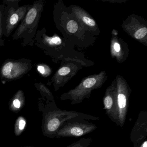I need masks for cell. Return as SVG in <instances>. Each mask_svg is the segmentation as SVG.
Returning a JSON list of instances; mask_svg holds the SVG:
<instances>
[{
    "label": "cell",
    "instance_id": "1",
    "mask_svg": "<svg viewBox=\"0 0 147 147\" xmlns=\"http://www.w3.org/2000/svg\"><path fill=\"white\" fill-rule=\"evenodd\" d=\"M44 5V3L42 0L37 1L32 5L24 18L14 32L13 36V40L22 38V46H33Z\"/></svg>",
    "mask_w": 147,
    "mask_h": 147
},
{
    "label": "cell",
    "instance_id": "2",
    "mask_svg": "<svg viewBox=\"0 0 147 147\" xmlns=\"http://www.w3.org/2000/svg\"><path fill=\"white\" fill-rule=\"evenodd\" d=\"M20 1H4L5 7L2 18L3 35L8 37L24 20L32 5H25L19 7Z\"/></svg>",
    "mask_w": 147,
    "mask_h": 147
},
{
    "label": "cell",
    "instance_id": "3",
    "mask_svg": "<svg viewBox=\"0 0 147 147\" xmlns=\"http://www.w3.org/2000/svg\"><path fill=\"white\" fill-rule=\"evenodd\" d=\"M74 119L98 121L99 120L100 118L82 112L62 110L55 107L48 114V121L46 123L48 132L51 136H56L57 132L63 124Z\"/></svg>",
    "mask_w": 147,
    "mask_h": 147
},
{
    "label": "cell",
    "instance_id": "4",
    "mask_svg": "<svg viewBox=\"0 0 147 147\" xmlns=\"http://www.w3.org/2000/svg\"><path fill=\"white\" fill-rule=\"evenodd\" d=\"M32 68V61L29 59H8L5 61L0 68V76L2 80L7 81L18 80Z\"/></svg>",
    "mask_w": 147,
    "mask_h": 147
},
{
    "label": "cell",
    "instance_id": "5",
    "mask_svg": "<svg viewBox=\"0 0 147 147\" xmlns=\"http://www.w3.org/2000/svg\"><path fill=\"white\" fill-rule=\"evenodd\" d=\"M98 126L88 120L74 119L62 125L57 132V138L83 136L95 131Z\"/></svg>",
    "mask_w": 147,
    "mask_h": 147
},
{
    "label": "cell",
    "instance_id": "6",
    "mask_svg": "<svg viewBox=\"0 0 147 147\" xmlns=\"http://www.w3.org/2000/svg\"><path fill=\"white\" fill-rule=\"evenodd\" d=\"M147 112L143 110L139 112L137 119L131 129L130 139L134 147L139 145L147 140Z\"/></svg>",
    "mask_w": 147,
    "mask_h": 147
},
{
    "label": "cell",
    "instance_id": "7",
    "mask_svg": "<svg viewBox=\"0 0 147 147\" xmlns=\"http://www.w3.org/2000/svg\"><path fill=\"white\" fill-rule=\"evenodd\" d=\"M104 110L105 113L112 121L117 124V114L115 107V93L108 91L103 99Z\"/></svg>",
    "mask_w": 147,
    "mask_h": 147
},
{
    "label": "cell",
    "instance_id": "8",
    "mask_svg": "<svg viewBox=\"0 0 147 147\" xmlns=\"http://www.w3.org/2000/svg\"><path fill=\"white\" fill-rule=\"evenodd\" d=\"M92 140L91 137L83 138L65 147H89Z\"/></svg>",
    "mask_w": 147,
    "mask_h": 147
},
{
    "label": "cell",
    "instance_id": "9",
    "mask_svg": "<svg viewBox=\"0 0 147 147\" xmlns=\"http://www.w3.org/2000/svg\"><path fill=\"white\" fill-rule=\"evenodd\" d=\"M5 5L3 4L0 5V46H4L5 40L2 38L3 35V29L2 26V18L5 9Z\"/></svg>",
    "mask_w": 147,
    "mask_h": 147
},
{
    "label": "cell",
    "instance_id": "10",
    "mask_svg": "<svg viewBox=\"0 0 147 147\" xmlns=\"http://www.w3.org/2000/svg\"><path fill=\"white\" fill-rule=\"evenodd\" d=\"M78 29V24L74 20H70L67 24V29L70 33H75L77 31Z\"/></svg>",
    "mask_w": 147,
    "mask_h": 147
},
{
    "label": "cell",
    "instance_id": "11",
    "mask_svg": "<svg viewBox=\"0 0 147 147\" xmlns=\"http://www.w3.org/2000/svg\"><path fill=\"white\" fill-rule=\"evenodd\" d=\"M147 33V29L146 27H143L138 30L135 33V38L139 39L144 37Z\"/></svg>",
    "mask_w": 147,
    "mask_h": 147
},
{
    "label": "cell",
    "instance_id": "12",
    "mask_svg": "<svg viewBox=\"0 0 147 147\" xmlns=\"http://www.w3.org/2000/svg\"><path fill=\"white\" fill-rule=\"evenodd\" d=\"M82 20L84 23H86L87 25L89 26H95V22H94L93 20L92 19L89 18L87 17H84L82 18Z\"/></svg>",
    "mask_w": 147,
    "mask_h": 147
},
{
    "label": "cell",
    "instance_id": "13",
    "mask_svg": "<svg viewBox=\"0 0 147 147\" xmlns=\"http://www.w3.org/2000/svg\"><path fill=\"white\" fill-rule=\"evenodd\" d=\"M70 71V69L69 68L67 67H63L58 70V73L60 76H64L67 75Z\"/></svg>",
    "mask_w": 147,
    "mask_h": 147
},
{
    "label": "cell",
    "instance_id": "14",
    "mask_svg": "<svg viewBox=\"0 0 147 147\" xmlns=\"http://www.w3.org/2000/svg\"><path fill=\"white\" fill-rule=\"evenodd\" d=\"M37 69L38 71L42 75L45 76L47 74H48L46 72V68L45 65H42V64H39L38 65Z\"/></svg>",
    "mask_w": 147,
    "mask_h": 147
},
{
    "label": "cell",
    "instance_id": "15",
    "mask_svg": "<svg viewBox=\"0 0 147 147\" xmlns=\"http://www.w3.org/2000/svg\"><path fill=\"white\" fill-rule=\"evenodd\" d=\"M48 38L51 43L55 45H60L61 43V40L58 37L55 36L52 38L48 37Z\"/></svg>",
    "mask_w": 147,
    "mask_h": 147
},
{
    "label": "cell",
    "instance_id": "16",
    "mask_svg": "<svg viewBox=\"0 0 147 147\" xmlns=\"http://www.w3.org/2000/svg\"><path fill=\"white\" fill-rule=\"evenodd\" d=\"M26 122L24 120V119H21L19 122V128L20 129L23 130L24 129V128L25 126Z\"/></svg>",
    "mask_w": 147,
    "mask_h": 147
},
{
    "label": "cell",
    "instance_id": "17",
    "mask_svg": "<svg viewBox=\"0 0 147 147\" xmlns=\"http://www.w3.org/2000/svg\"><path fill=\"white\" fill-rule=\"evenodd\" d=\"M13 105H14V107L16 108H19L20 107V102L18 99H15L14 100H13Z\"/></svg>",
    "mask_w": 147,
    "mask_h": 147
},
{
    "label": "cell",
    "instance_id": "18",
    "mask_svg": "<svg viewBox=\"0 0 147 147\" xmlns=\"http://www.w3.org/2000/svg\"><path fill=\"white\" fill-rule=\"evenodd\" d=\"M114 49L117 52H119L120 50V45L117 43H116L114 45Z\"/></svg>",
    "mask_w": 147,
    "mask_h": 147
},
{
    "label": "cell",
    "instance_id": "19",
    "mask_svg": "<svg viewBox=\"0 0 147 147\" xmlns=\"http://www.w3.org/2000/svg\"><path fill=\"white\" fill-rule=\"evenodd\" d=\"M138 147H147V140H145Z\"/></svg>",
    "mask_w": 147,
    "mask_h": 147
}]
</instances>
